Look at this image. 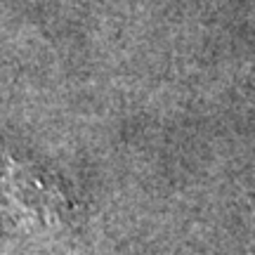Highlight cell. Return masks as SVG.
I'll return each instance as SVG.
<instances>
[{"instance_id":"1","label":"cell","mask_w":255,"mask_h":255,"mask_svg":"<svg viewBox=\"0 0 255 255\" xmlns=\"http://www.w3.org/2000/svg\"><path fill=\"white\" fill-rule=\"evenodd\" d=\"M0 215L19 229H50L69 215V201L50 175L0 158Z\"/></svg>"}]
</instances>
